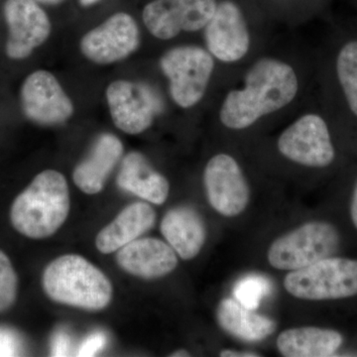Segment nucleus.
Segmentation results:
<instances>
[{"label": "nucleus", "mask_w": 357, "mask_h": 357, "mask_svg": "<svg viewBox=\"0 0 357 357\" xmlns=\"http://www.w3.org/2000/svg\"><path fill=\"white\" fill-rule=\"evenodd\" d=\"M302 75L294 63L276 55L256 59L238 88L223 96L218 119L223 128L246 130L257 122L288 109L302 91Z\"/></svg>", "instance_id": "f257e3e1"}, {"label": "nucleus", "mask_w": 357, "mask_h": 357, "mask_svg": "<svg viewBox=\"0 0 357 357\" xmlns=\"http://www.w3.org/2000/svg\"><path fill=\"white\" fill-rule=\"evenodd\" d=\"M67 180L55 170L40 173L21 192L11 206L14 229L33 239L53 236L70 213Z\"/></svg>", "instance_id": "f03ea898"}, {"label": "nucleus", "mask_w": 357, "mask_h": 357, "mask_svg": "<svg viewBox=\"0 0 357 357\" xmlns=\"http://www.w3.org/2000/svg\"><path fill=\"white\" fill-rule=\"evenodd\" d=\"M45 293L59 304L88 311H102L112 298L109 279L83 256L68 255L45 269Z\"/></svg>", "instance_id": "7ed1b4c3"}, {"label": "nucleus", "mask_w": 357, "mask_h": 357, "mask_svg": "<svg viewBox=\"0 0 357 357\" xmlns=\"http://www.w3.org/2000/svg\"><path fill=\"white\" fill-rule=\"evenodd\" d=\"M217 61L206 47L183 45L167 51L160 68L169 82V93L182 109H191L206 96Z\"/></svg>", "instance_id": "20e7f679"}, {"label": "nucleus", "mask_w": 357, "mask_h": 357, "mask_svg": "<svg viewBox=\"0 0 357 357\" xmlns=\"http://www.w3.org/2000/svg\"><path fill=\"white\" fill-rule=\"evenodd\" d=\"M284 288L297 299L331 301L357 295V260L331 257L291 271L284 279Z\"/></svg>", "instance_id": "39448f33"}, {"label": "nucleus", "mask_w": 357, "mask_h": 357, "mask_svg": "<svg viewBox=\"0 0 357 357\" xmlns=\"http://www.w3.org/2000/svg\"><path fill=\"white\" fill-rule=\"evenodd\" d=\"M340 245L335 225L314 220L275 239L268 249V262L275 269L295 271L333 256Z\"/></svg>", "instance_id": "423d86ee"}, {"label": "nucleus", "mask_w": 357, "mask_h": 357, "mask_svg": "<svg viewBox=\"0 0 357 357\" xmlns=\"http://www.w3.org/2000/svg\"><path fill=\"white\" fill-rule=\"evenodd\" d=\"M277 149L289 161L307 168H328L337 156L330 126L318 112H305L289 124L277 139Z\"/></svg>", "instance_id": "0eeeda50"}, {"label": "nucleus", "mask_w": 357, "mask_h": 357, "mask_svg": "<svg viewBox=\"0 0 357 357\" xmlns=\"http://www.w3.org/2000/svg\"><path fill=\"white\" fill-rule=\"evenodd\" d=\"M203 30L206 50L220 64H238L252 51L253 32L243 9L234 0L218 2Z\"/></svg>", "instance_id": "6e6552de"}, {"label": "nucleus", "mask_w": 357, "mask_h": 357, "mask_svg": "<svg viewBox=\"0 0 357 357\" xmlns=\"http://www.w3.org/2000/svg\"><path fill=\"white\" fill-rule=\"evenodd\" d=\"M204 185L211 206L223 217H237L248 208L250 188L243 168L231 155L218 153L208 160Z\"/></svg>", "instance_id": "1a4fd4ad"}, {"label": "nucleus", "mask_w": 357, "mask_h": 357, "mask_svg": "<svg viewBox=\"0 0 357 357\" xmlns=\"http://www.w3.org/2000/svg\"><path fill=\"white\" fill-rule=\"evenodd\" d=\"M217 0H154L145 6L143 21L160 40H171L181 32H197L208 24Z\"/></svg>", "instance_id": "9d476101"}, {"label": "nucleus", "mask_w": 357, "mask_h": 357, "mask_svg": "<svg viewBox=\"0 0 357 357\" xmlns=\"http://www.w3.org/2000/svg\"><path fill=\"white\" fill-rule=\"evenodd\" d=\"M107 98L115 126L128 134L144 132L163 109L154 89L142 83L114 82L107 88Z\"/></svg>", "instance_id": "9b49d317"}, {"label": "nucleus", "mask_w": 357, "mask_h": 357, "mask_svg": "<svg viewBox=\"0 0 357 357\" xmlns=\"http://www.w3.org/2000/svg\"><path fill=\"white\" fill-rule=\"evenodd\" d=\"M140 43L139 28L128 13L114 14L83 37L81 50L96 64L107 65L123 60Z\"/></svg>", "instance_id": "f8f14e48"}, {"label": "nucleus", "mask_w": 357, "mask_h": 357, "mask_svg": "<svg viewBox=\"0 0 357 357\" xmlns=\"http://www.w3.org/2000/svg\"><path fill=\"white\" fill-rule=\"evenodd\" d=\"M21 102L26 116L41 126H57L74 114L69 96L47 70H37L27 77L21 89Z\"/></svg>", "instance_id": "ddd939ff"}, {"label": "nucleus", "mask_w": 357, "mask_h": 357, "mask_svg": "<svg viewBox=\"0 0 357 357\" xmlns=\"http://www.w3.org/2000/svg\"><path fill=\"white\" fill-rule=\"evenodd\" d=\"M4 16L9 29L6 53L11 59L27 58L50 35V20L34 0H7Z\"/></svg>", "instance_id": "4468645a"}, {"label": "nucleus", "mask_w": 357, "mask_h": 357, "mask_svg": "<svg viewBox=\"0 0 357 357\" xmlns=\"http://www.w3.org/2000/svg\"><path fill=\"white\" fill-rule=\"evenodd\" d=\"M116 259L124 271L143 279L162 278L178 265L175 250L153 237L137 238L126 244L119 249Z\"/></svg>", "instance_id": "2eb2a0df"}, {"label": "nucleus", "mask_w": 357, "mask_h": 357, "mask_svg": "<svg viewBox=\"0 0 357 357\" xmlns=\"http://www.w3.org/2000/svg\"><path fill=\"white\" fill-rule=\"evenodd\" d=\"M161 232L182 259H194L206 239V223L198 211L190 206H178L166 213Z\"/></svg>", "instance_id": "dca6fc26"}, {"label": "nucleus", "mask_w": 357, "mask_h": 357, "mask_svg": "<svg viewBox=\"0 0 357 357\" xmlns=\"http://www.w3.org/2000/svg\"><path fill=\"white\" fill-rule=\"evenodd\" d=\"M122 153L121 141L112 134H102L96 141L89 156L75 169L73 175L75 184L86 194H98L105 187Z\"/></svg>", "instance_id": "f3484780"}, {"label": "nucleus", "mask_w": 357, "mask_h": 357, "mask_svg": "<svg viewBox=\"0 0 357 357\" xmlns=\"http://www.w3.org/2000/svg\"><path fill=\"white\" fill-rule=\"evenodd\" d=\"M155 220L156 213L150 204H129L114 222L98 232L96 238V248L103 255L115 252L151 229Z\"/></svg>", "instance_id": "a211bd4d"}, {"label": "nucleus", "mask_w": 357, "mask_h": 357, "mask_svg": "<svg viewBox=\"0 0 357 357\" xmlns=\"http://www.w3.org/2000/svg\"><path fill=\"white\" fill-rule=\"evenodd\" d=\"M117 185L148 203L162 204L168 199L170 185L162 174L150 165L143 155L132 152L124 158Z\"/></svg>", "instance_id": "6ab92c4d"}, {"label": "nucleus", "mask_w": 357, "mask_h": 357, "mask_svg": "<svg viewBox=\"0 0 357 357\" xmlns=\"http://www.w3.org/2000/svg\"><path fill=\"white\" fill-rule=\"evenodd\" d=\"M342 344V333L317 326L289 328L277 338V347L286 357L333 356Z\"/></svg>", "instance_id": "aec40b11"}, {"label": "nucleus", "mask_w": 357, "mask_h": 357, "mask_svg": "<svg viewBox=\"0 0 357 357\" xmlns=\"http://www.w3.org/2000/svg\"><path fill=\"white\" fill-rule=\"evenodd\" d=\"M218 325L225 332L232 337L246 342H260L276 331L277 325L273 319L248 309L238 301L223 299L217 309Z\"/></svg>", "instance_id": "412c9836"}, {"label": "nucleus", "mask_w": 357, "mask_h": 357, "mask_svg": "<svg viewBox=\"0 0 357 357\" xmlns=\"http://www.w3.org/2000/svg\"><path fill=\"white\" fill-rule=\"evenodd\" d=\"M335 76L345 107L357 119V37L347 40L338 48Z\"/></svg>", "instance_id": "4be33fe9"}, {"label": "nucleus", "mask_w": 357, "mask_h": 357, "mask_svg": "<svg viewBox=\"0 0 357 357\" xmlns=\"http://www.w3.org/2000/svg\"><path fill=\"white\" fill-rule=\"evenodd\" d=\"M269 281L264 277L248 276L239 281L234 289V295L237 301L248 309L255 310L260 302L270 292Z\"/></svg>", "instance_id": "5701e85b"}, {"label": "nucleus", "mask_w": 357, "mask_h": 357, "mask_svg": "<svg viewBox=\"0 0 357 357\" xmlns=\"http://www.w3.org/2000/svg\"><path fill=\"white\" fill-rule=\"evenodd\" d=\"M17 295V276L8 256L0 250V312L13 306Z\"/></svg>", "instance_id": "b1692460"}, {"label": "nucleus", "mask_w": 357, "mask_h": 357, "mask_svg": "<svg viewBox=\"0 0 357 357\" xmlns=\"http://www.w3.org/2000/svg\"><path fill=\"white\" fill-rule=\"evenodd\" d=\"M107 335L102 332H96L91 333L83 344L79 347L77 351V356H95L98 352L102 351L107 345Z\"/></svg>", "instance_id": "393cba45"}, {"label": "nucleus", "mask_w": 357, "mask_h": 357, "mask_svg": "<svg viewBox=\"0 0 357 357\" xmlns=\"http://www.w3.org/2000/svg\"><path fill=\"white\" fill-rule=\"evenodd\" d=\"M52 356H69L72 354V340L67 333L58 332L52 340Z\"/></svg>", "instance_id": "a878e982"}, {"label": "nucleus", "mask_w": 357, "mask_h": 357, "mask_svg": "<svg viewBox=\"0 0 357 357\" xmlns=\"http://www.w3.org/2000/svg\"><path fill=\"white\" fill-rule=\"evenodd\" d=\"M18 349L20 345L13 333L0 328V356H17Z\"/></svg>", "instance_id": "bb28decb"}, {"label": "nucleus", "mask_w": 357, "mask_h": 357, "mask_svg": "<svg viewBox=\"0 0 357 357\" xmlns=\"http://www.w3.org/2000/svg\"><path fill=\"white\" fill-rule=\"evenodd\" d=\"M222 357H260V354H256L252 351H234V349H225L220 352Z\"/></svg>", "instance_id": "cd10ccee"}, {"label": "nucleus", "mask_w": 357, "mask_h": 357, "mask_svg": "<svg viewBox=\"0 0 357 357\" xmlns=\"http://www.w3.org/2000/svg\"><path fill=\"white\" fill-rule=\"evenodd\" d=\"M349 211H351V222L357 229V180L356 185H354V192H352L351 210Z\"/></svg>", "instance_id": "c85d7f7f"}, {"label": "nucleus", "mask_w": 357, "mask_h": 357, "mask_svg": "<svg viewBox=\"0 0 357 357\" xmlns=\"http://www.w3.org/2000/svg\"><path fill=\"white\" fill-rule=\"evenodd\" d=\"M170 356L172 357H188L190 356V352L187 351H184V349H180V351H177L173 352Z\"/></svg>", "instance_id": "c756f323"}, {"label": "nucleus", "mask_w": 357, "mask_h": 357, "mask_svg": "<svg viewBox=\"0 0 357 357\" xmlns=\"http://www.w3.org/2000/svg\"><path fill=\"white\" fill-rule=\"evenodd\" d=\"M37 1L42 2L45 4H52V6H56V4L62 3L65 0H37Z\"/></svg>", "instance_id": "7c9ffc66"}, {"label": "nucleus", "mask_w": 357, "mask_h": 357, "mask_svg": "<svg viewBox=\"0 0 357 357\" xmlns=\"http://www.w3.org/2000/svg\"><path fill=\"white\" fill-rule=\"evenodd\" d=\"M98 1H100V0H79V3L83 6H91Z\"/></svg>", "instance_id": "2f4dec72"}]
</instances>
